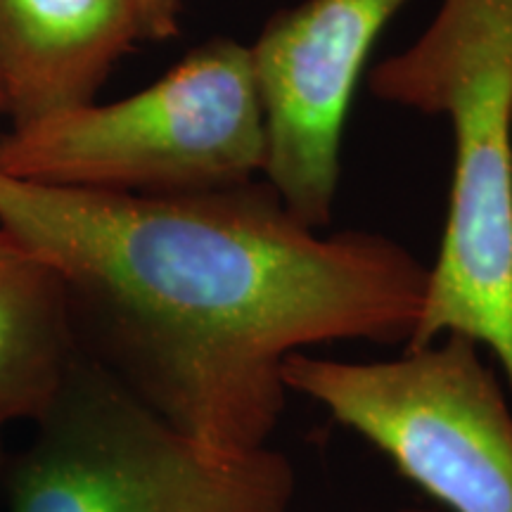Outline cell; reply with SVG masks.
Segmentation results:
<instances>
[{
	"mask_svg": "<svg viewBox=\"0 0 512 512\" xmlns=\"http://www.w3.org/2000/svg\"><path fill=\"white\" fill-rule=\"evenodd\" d=\"M368 91L444 117L453 136L444 235L406 349L463 335L512 387V0H441L411 46L370 69Z\"/></svg>",
	"mask_w": 512,
	"mask_h": 512,
	"instance_id": "cell-2",
	"label": "cell"
},
{
	"mask_svg": "<svg viewBox=\"0 0 512 512\" xmlns=\"http://www.w3.org/2000/svg\"><path fill=\"white\" fill-rule=\"evenodd\" d=\"M76 354L60 275L0 223V418L34 422Z\"/></svg>",
	"mask_w": 512,
	"mask_h": 512,
	"instance_id": "cell-8",
	"label": "cell"
},
{
	"mask_svg": "<svg viewBox=\"0 0 512 512\" xmlns=\"http://www.w3.org/2000/svg\"><path fill=\"white\" fill-rule=\"evenodd\" d=\"M266 124L249 46L214 36L143 91L0 136V171L64 188L174 195L264 174Z\"/></svg>",
	"mask_w": 512,
	"mask_h": 512,
	"instance_id": "cell-3",
	"label": "cell"
},
{
	"mask_svg": "<svg viewBox=\"0 0 512 512\" xmlns=\"http://www.w3.org/2000/svg\"><path fill=\"white\" fill-rule=\"evenodd\" d=\"M145 41H169L181 34L183 0H133Z\"/></svg>",
	"mask_w": 512,
	"mask_h": 512,
	"instance_id": "cell-9",
	"label": "cell"
},
{
	"mask_svg": "<svg viewBox=\"0 0 512 512\" xmlns=\"http://www.w3.org/2000/svg\"><path fill=\"white\" fill-rule=\"evenodd\" d=\"M5 425H8V422L0 418V446H3V430H5Z\"/></svg>",
	"mask_w": 512,
	"mask_h": 512,
	"instance_id": "cell-11",
	"label": "cell"
},
{
	"mask_svg": "<svg viewBox=\"0 0 512 512\" xmlns=\"http://www.w3.org/2000/svg\"><path fill=\"white\" fill-rule=\"evenodd\" d=\"M411 0H304L268 17L249 46L264 105L261 178L313 230L332 223L344 128L387 24Z\"/></svg>",
	"mask_w": 512,
	"mask_h": 512,
	"instance_id": "cell-6",
	"label": "cell"
},
{
	"mask_svg": "<svg viewBox=\"0 0 512 512\" xmlns=\"http://www.w3.org/2000/svg\"><path fill=\"white\" fill-rule=\"evenodd\" d=\"M8 95H5V88H3V81H0V114H8Z\"/></svg>",
	"mask_w": 512,
	"mask_h": 512,
	"instance_id": "cell-10",
	"label": "cell"
},
{
	"mask_svg": "<svg viewBox=\"0 0 512 512\" xmlns=\"http://www.w3.org/2000/svg\"><path fill=\"white\" fill-rule=\"evenodd\" d=\"M8 479V512H287L297 475L271 446L223 458L76 354Z\"/></svg>",
	"mask_w": 512,
	"mask_h": 512,
	"instance_id": "cell-4",
	"label": "cell"
},
{
	"mask_svg": "<svg viewBox=\"0 0 512 512\" xmlns=\"http://www.w3.org/2000/svg\"><path fill=\"white\" fill-rule=\"evenodd\" d=\"M138 41L133 0H0V81L12 126L95 102Z\"/></svg>",
	"mask_w": 512,
	"mask_h": 512,
	"instance_id": "cell-7",
	"label": "cell"
},
{
	"mask_svg": "<svg viewBox=\"0 0 512 512\" xmlns=\"http://www.w3.org/2000/svg\"><path fill=\"white\" fill-rule=\"evenodd\" d=\"M399 512H430V510H420V508H406V510H399Z\"/></svg>",
	"mask_w": 512,
	"mask_h": 512,
	"instance_id": "cell-12",
	"label": "cell"
},
{
	"mask_svg": "<svg viewBox=\"0 0 512 512\" xmlns=\"http://www.w3.org/2000/svg\"><path fill=\"white\" fill-rule=\"evenodd\" d=\"M0 223L60 275L81 354L223 458L268 446L292 354L406 347L425 299L406 247L304 226L264 178L143 195L0 171Z\"/></svg>",
	"mask_w": 512,
	"mask_h": 512,
	"instance_id": "cell-1",
	"label": "cell"
},
{
	"mask_svg": "<svg viewBox=\"0 0 512 512\" xmlns=\"http://www.w3.org/2000/svg\"><path fill=\"white\" fill-rule=\"evenodd\" d=\"M283 380L444 508L512 512V408L472 339L444 335L366 363L302 351L285 361Z\"/></svg>",
	"mask_w": 512,
	"mask_h": 512,
	"instance_id": "cell-5",
	"label": "cell"
}]
</instances>
